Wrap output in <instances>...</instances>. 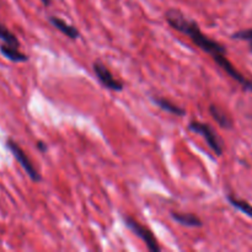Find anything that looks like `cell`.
<instances>
[{"instance_id": "6da1fadb", "label": "cell", "mask_w": 252, "mask_h": 252, "mask_svg": "<svg viewBox=\"0 0 252 252\" xmlns=\"http://www.w3.org/2000/svg\"><path fill=\"white\" fill-rule=\"evenodd\" d=\"M165 20L170 25V27H172L176 31L181 32V33L186 34L199 49H202L204 53L209 54V57L216 62L217 65L221 70L225 71L233 80H235L244 89V91L252 93V80L246 78L229 61L228 57H226L228 51H226V47L224 44H221L217 39L211 38L206 33H203L199 25L194 20L189 19L179 9L166 10V12H165Z\"/></svg>"}, {"instance_id": "7a4b0ae2", "label": "cell", "mask_w": 252, "mask_h": 252, "mask_svg": "<svg viewBox=\"0 0 252 252\" xmlns=\"http://www.w3.org/2000/svg\"><path fill=\"white\" fill-rule=\"evenodd\" d=\"M189 130L199 134L204 140H206L207 145L209 149L217 155V157H221L224 153V143L223 139L218 135L213 127L206 122H201V121L193 120L189 123L187 126Z\"/></svg>"}, {"instance_id": "3957f363", "label": "cell", "mask_w": 252, "mask_h": 252, "mask_svg": "<svg viewBox=\"0 0 252 252\" xmlns=\"http://www.w3.org/2000/svg\"><path fill=\"white\" fill-rule=\"evenodd\" d=\"M122 219L125 225L147 245L148 250L152 252L161 251V246L159 245V241H158L157 236L154 235V233H153L148 226L140 224V221H138L137 219H134L133 217L123 216Z\"/></svg>"}, {"instance_id": "277c9868", "label": "cell", "mask_w": 252, "mask_h": 252, "mask_svg": "<svg viewBox=\"0 0 252 252\" xmlns=\"http://www.w3.org/2000/svg\"><path fill=\"white\" fill-rule=\"evenodd\" d=\"M5 144H6L7 150H9L12 154V157L15 158V160L21 165V167L24 169V171L26 172L27 176L30 177V180H31L32 182H34V184H39V182L42 181L41 174H39L38 170L34 167L33 162H32L31 159L27 157V154L24 152V149L17 144V142H15L12 138H7Z\"/></svg>"}, {"instance_id": "5b68a950", "label": "cell", "mask_w": 252, "mask_h": 252, "mask_svg": "<svg viewBox=\"0 0 252 252\" xmlns=\"http://www.w3.org/2000/svg\"><path fill=\"white\" fill-rule=\"evenodd\" d=\"M93 70L97 80L100 81L101 85L106 88L110 91H115V93H121L125 89V84L121 81L120 79H116L113 76L112 71L106 66L105 63L101 61H95L93 63Z\"/></svg>"}, {"instance_id": "8992f818", "label": "cell", "mask_w": 252, "mask_h": 252, "mask_svg": "<svg viewBox=\"0 0 252 252\" xmlns=\"http://www.w3.org/2000/svg\"><path fill=\"white\" fill-rule=\"evenodd\" d=\"M48 21L52 26L56 27V29L61 32V33H63L64 36L68 37L69 39H73V41H75V39H78L79 37H80V31H79L76 27H74L73 25L68 24L65 20L61 19V17L49 16Z\"/></svg>"}, {"instance_id": "52a82bcc", "label": "cell", "mask_w": 252, "mask_h": 252, "mask_svg": "<svg viewBox=\"0 0 252 252\" xmlns=\"http://www.w3.org/2000/svg\"><path fill=\"white\" fill-rule=\"evenodd\" d=\"M209 113L213 117V120L218 123L219 127L224 128V129H233L234 128V121L225 111L221 107H219L216 103H212L209 106Z\"/></svg>"}, {"instance_id": "ba28073f", "label": "cell", "mask_w": 252, "mask_h": 252, "mask_svg": "<svg viewBox=\"0 0 252 252\" xmlns=\"http://www.w3.org/2000/svg\"><path fill=\"white\" fill-rule=\"evenodd\" d=\"M150 100H152V102L155 106H158L160 110L165 111V112L171 113V115L177 116V117H184V116H186V110L185 108L180 107L179 105L174 103L172 101L167 100V98L160 97V96H153Z\"/></svg>"}, {"instance_id": "9c48e42d", "label": "cell", "mask_w": 252, "mask_h": 252, "mask_svg": "<svg viewBox=\"0 0 252 252\" xmlns=\"http://www.w3.org/2000/svg\"><path fill=\"white\" fill-rule=\"evenodd\" d=\"M0 53L4 58L12 62V63H26L30 59V57L26 53L20 51V47L9 46V44L5 43L0 44Z\"/></svg>"}, {"instance_id": "30bf717a", "label": "cell", "mask_w": 252, "mask_h": 252, "mask_svg": "<svg viewBox=\"0 0 252 252\" xmlns=\"http://www.w3.org/2000/svg\"><path fill=\"white\" fill-rule=\"evenodd\" d=\"M171 218L180 225L187 226V228H202L204 223L198 216L192 213H179V212H171Z\"/></svg>"}, {"instance_id": "8fae6325", "label": "cell", "mask_w": 252, "mask_h": 252, "mask_svg": "<svg viewBox=\"0 0 252 252\" xmlns=\"http://www.w3.org/2000/svg\"><path fill=\"white\" fill-rule=\"evenodd\" d=\"M226 201L230 204L233 208H235L236 211L241 212L243 214L248 216L249 218L252 219V204L249 203L245 199H241L235 197L234 194H226Z\"/></svg>"}, {"instance_id": "7c38bea8", "label": "cell", "mask_w": 252, "mask_h": 252, "mask_svg": "<svg viewBox=\"0 0 252 252\" xmlns=\"http://www.w3.org/2000/svg\"><path fill=\"white\" fill-rule=\"evenodd\" d=\"M0 41L5 44H9V46H14V47H20V41L19 38L16 37V34L9 30L6 27V25L2 24L0 21Z\"/></svg>"}, {"instance_id": "4fadbf2b", "label": "cell", "mask_w": 252, "mask_h": 252, "mask_svg": "<svg viewBox=\"0 0 252 252\" xmlns=\"http://www.w3.org/2000/svg\"><path fill=\"white\" fill-rule=\"evenodd\" d=\"M231 39L236 41H246L249 43V51L252 54V29L239 30V31L231 33Z\"/></svg>"}, {"instance_id": "5bb4252c", "label": "cell", "mask_w": 252, "mask_h": 252, "mask_svg": "<svg viewBox=\"0 0 252 252\" xmlns=\"http://www.w3.org/2000/svg\"><path fill=\"white\" fill-rule=\"evenodd\" d=\"M37 149L39 150V152L42 153V154H44V153H47V150H48V145L46 144V143L43 142V140H38L36 144Z\"/></svg>"}, {"instance_id": "9a60e30c", "label": "cell", "mask_w": 252, "mask_h": 252, "mask_svg": "<svg viewBox=\"0 0 252 252\" xmlns=\"http://www.w3.org/2000/svg\"><path fill=\"white\" fill-rule=\"evenodd\" d=\"M41 1L44 6H49L51 5V0H41Z\"/></svg>"}]
</instances>
